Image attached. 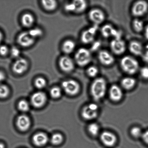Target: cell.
<instances>
[{"label":"cell","instance_id":"cell-21","mask_svg":"<svg viewBox=\"0 0 148 148\" xmlns=\"http://www.w3.org/2000/svg\"><path fill=\"white\" fill-rule=\"evenodd\" d=\"M75 7V12L76 14H81L85 12L87 9L88 4L85 0H75L72 1Z\"/></svg>","mask_w":148,"mask_h":148},{"label":"cell","instance_id":"cell-6","mask_svg":"<svg viewBox=\"0 0 148 148\" xmlns=\"http://www.w3.org/2000/svg\"><path fill=\"white\" fill-rule=\"evenodd\" d=\"M109 47L111 52L114 56H121L125 53L127 46L122 38H114L110 42Z\"/></svg>","mask_w":148,"mask_h":148},{"label":"cell","instance_id":"cell-42","mask_svg":"<svg viewBox=\"0 0 148 148\" xmlns=\"http://www.w3.org/2000/svg\"><path fill=\"white\" fill-rule=\"evenodd\" d=\"M6 78V75L3 72L0 71V84L2 83V82Z\"/></svg>","mask_w":148,"mask_h":148},{"label":"cell","instance_id":"cell-18","mask_svg":"<svg viewBox=\"0 0 148 148\" xmlns=\"http://www.w3.org/2000/svg\"><path fill=\"white\" fill-rule=\"evenodd\" d=\"M109 96L110 99L112 101H120L123 96V92L121 88L118 85H112L109 89Z\"/></svg>","mask_w":148,"mask_h":148},{"label":"cell","instance_id":"cell-2","mask_svg":"<svg viewBox=\"0 0 148 148\" xmlns=\"http://www.w3.org/2000/svg\"><path fill=\"white\" fill-rule=\"evenodd\" d=\"M91 93L96 101H99L104 98L107 89V82L102 77H96L93 81L91 86Z\"/></svg>","mask_w":148,"mask_h":148},{"label":"cell","instance_id":"cell-38","mask_svg":"<svg viewBox=\"0 0 148 148\" xmlns=\"http://www.w3.org/2000/svg\"><path fill=\"white\" fill-rule=\"evenodd\" d=\"M65 10L66 12L69 13L75 12V7L73 2L67 3L65 6Z\"/></svg>","mask_w":148,"mask_h":148},{"label":"cell","instance_id":"cell-40","mask_svg":"<svg viewBox=\"0 0 148 148\" xmlns=\"http://www.w3.org/2000/svg\"><path fill=\"white\" fill-rule=\"evenodd\" d=\"M141 56H142L143 60L148 63V45L146 46L145 51L144 50Z\"/></svg>","mask_w":148,"mask_h":148},{"label":"cell","instance_id":"cell-41","mask_svg":"<svg viewBox=\"0 0 148 148\" xmlns=\"http://www.w3.org/2000/svg\"><path fill=\"white\" fill-rule=\"evenodd\" d=\"M142 137L145 143L148 145V130L143 133Z\"/></svg>","mask_w":148,"mask_h":148},{"label":"cell","instance_id":"cell-39","mask_svg":"<svg viewBox=\"0 0 148 148\" xmlns=\"http://www.w3.org/2000/svg\"><path fill=\"white\" fill-rule=\"evenodd\" d=\"M9 53V49L5 45L0 46V55L3 56H6Z\"/></svg>","mask_w":148,"mask_h":148},{"label":"cell","instance_id":"cell-14","mask_svg":"<svg viewBox=\"0 0 148 148\" xmlns=\"http://www.w3.org/2000/svg\"><path fill=\"white\" fill-rule=\"evenodd\" d=\"M127 48L133 56H142L144 50L141 42L137 40H131L129 43Z\"/></svg>","mask_w":148,"mask_h":148},{"label":"cell","instance_id":"cell-44","mask_svg":"<svg viewBox=\"0 0 148 148\" xmlns=\"http://www.w3.org/2000/svg\"><path fill=\"white\" fill-rule=\"evenodd\" d=\"M3 35L2 33H1V32L0 31V44L1 43V41L3 40Z\"/></svg>","mask_w":148,"mask_h":148},{"label":"cell","instance_id":"cell-35","mask_svg":"<svg viewBox=\"0 0 148 148\" xmlns=\"http://www.w3.org/2000/svg\"><path fill=\"white\" fill-rule=\"evenodd\" d=\"M61 90L58 87H54L51 90V96L54 98H59L61 95Z\"/></svg>","mask_w":148,"mask_h":148},{"label":"cell","instance_id":"cell-3","mask_svg":"<svg viewBox=\"0 0 148 148\" xmlns=\"http://www.w3.org/2000/svg\"><path fill=\"white\" fill-rule=\"evenodd\" d=\"M92 59V55L90 51L86 48L81 47L75 53V63L81 67H87L89 66Z\"/></svg>","mask_w":148,"mask_h":148},{"label":"cell","instance_id":"cell-20","mask_svg":"<svg viewBox=\"0 0 148 148\" xmlns=\"http://www.w3.org/2000/svg\"><path fill=\"white\" fill-rule=\"evenodd\" d=\"M48 140L47 135L43 133H38L35 134L33 138L34 144L39 147H41L45 145Z\"/></svg>","mask_w":148,"mask_h":148},{"label":"cell","instance_id":"cell-1","mask_svg":"<svg viewBox=\"0 0 148 148\" xmlns=\"http://www.w3.org/2000/svg\"><path fill=\"white\" fill-rule=\"evenodd\" d=\"M120 69L129 75H135L139 72L140 68L138 61L132 56H125L121 58L120 62Z\"/></svg>","mask_w":148,"mask_h":148},{"label":"cell","instance_id":"cell-29","mask_svg":"<svg viewBox=\"0 0 148 148\" xmlns=\"http://www.w3.org/2000/svg\"><path fill=\"white\" fill-rule=\"evenodd\" d=\"M30 36L35 40L41 37L43 34V32L41 29L38 27L32 28L28 31Z\"/></svg>","mask_w":148,"mask_h":148},{"label":"cell","instance_id":"cell-23","mask_svg":"<svg viewBox=\"0 0 148 148\" xmlns=\"http://www.w3.org/2000/svg\"><path fill=\"white\" fill-rule=\"evenodd\" d=\"M76 46V43L73 40H67L62 44V50L66 54H70L73 53L75 50Z\"/></svg>","mask_w":148,"mask_h":148},{"label":"cell","instance_id":"cell-22","mask_svg":"<svg viewBox=\"0 0 148 148\" xmlns=\"http://www.w3.org/2000/svg\"><path fill=\"white\" fill-rule=\"evenodd\" d=\"M131 27L133 31L137 33L144 31L145 27L144 22L140 18H134L131 22Z\"/></svg>","mask_w":148,"mask_h":148},{"label":"cell","instance_id":"cell-7","mask_svg":"<svg viewBox=\"0 0 148 148\" xmlns=\"http://www.w3.org/2000/svg\"><path fill=\"white\" fill-rule=\"evenodd\" d=\"M98 26L93 25L84 30L81 33V41L83 44H91L95 40L98 30Z\"/></svg>","mask_w":148,"mask_h":148},{"label":"cell","instance_id":"cell-45","mask_svg":"<svg viewBox=\"0 0 148 148\" xmlns=\"http://www.w3.org/2000/svg\"><path fill=\"white\" fill-rule=\"evenodd\" d=\"M0 148H5V146L2 143H0Z\"/></svg>","mask_w":148,"mask_h":148},{"label":"cell","instance_id":"cell-5","mask_svg":"<svg viewBox=\"0 0 148 148\" xmlns=\"http://www.w3.org/2000/svg\"><path fill=\"white\" fill-rule=\"evenodd\" d=\"M130 13L134 18H140L148 12V3L143 0H138L133 3Z\"/></svg>","mask_w":148,"mask_h":148},{"label":"cell","instance_id":"cell-32","mask_svg":"<svg viewBox=\"0 0 148 148\" xmlns=\"http://www.w3.org/2000/svg\"><path fill=\"white\" fill-rule=\"evenodd\" d=\"M18 108L20 111L26 112L30 109V104L27 101L22 100L19 103Z\"/></svg>","mask_w":148,"mask_h":148},{"label":"cell","instance_id":"cell-11","mask_svg":"<svg viewBox=\"0 0 148 148\" xmlns=\"http://www.w3.org/2000/svg\"><path fill=\"white\" fill-rule=\"evenodd\" d=\"M62 88L67 94L74 95L79 92L80 86L76 81L73 79L68 80L62 82Z\"/></svg>","mask_w":148,"mask_h":148},{"label":"cell","instance_id":"cell-36","mask_svg":"<svg viewBox=\"0 0 148 148\" xmlns=\"http://www.w3.org/2000/svg\"><path fill=\"white\" fill-rule=\"evenodd\" d=\"M10 53L13 58H16L17 59L20 58L21 54V51L19 48L14 46L12 48Z\"/></svg>","mask_w":148,"mask_h":148},{"label":"cell","instance_id":"cell-19","mask_svg":"<svg viewBox=\"0 0 148 148\" xmlns=\"http://www.w3.org/2000/svg\"><path fill=\"white\" fill-rule=\"evenodd\" d=\"M30 125V119L27 115L23 114L18 117L17 120V125L20 130L26 131L28 130Z\"/></svg>","mask_w":148,"mask_h":148},{"label":"cell","instance_id":"cell-43","mask_svg":"<svg viewBox=\"0 0 148 148\" xmlns=\"http://www.w3.org/2000/svg\"><path fill=\"white\" fill-rule=\"evenodd\" d=\"M144 36L145 38L148 40V24L145 27L144 30Z\"/></svg>","mask_w":148,"mask_h":148},{"label":"cell","instance_id":"cell-25","mask_svg":"<svg viewBox=\"0 0 148 148\" xmlns=\"http://www.w3.org/2000/svg\"><path fill=\"white\" fill-rule=\"evenodd\" d=\"M35 19L34 16L30 13H25L23 14L21 18L22 24L24 27H30L34 24Z\"/></svg>","mask_w":148,"mask_h":148},{"label":"cell","instance_id":"cell-30","mask_svg":"<svg viewBox=\"0 0 148 148\" xmlns=\"http://www.w3.org/2000/svg\"><path fill=\"white\" fill-rule=\"evenodd\" d=\"M9 94V89L6 85L0 84V98H6Z\"/></svg>","mask_w":148,"mask_h":148},{"label":"cell","instance_id":"cell-33","mask_svg":"<svg viewBox=\"0 0 148 148\" xmlns=\"http://www.w3.org/2000/svg\"><path fill=\"white\" fill-rule=\"evenodd\" d=\"M46 81L44 78L40 77L36 78L35 81V85L36 88L42 89L45 88L46 85Z\"/></svg>","mask_w":148,"mask_h":148},{"label":"cell","instance_id":"cell-37","mask_svg":"<svg viewBox=\"0 0 148 148\" xmlns=\"http://www.w3.org/2000/svg\"><path fill=\"white\" fill-rule=\"evenodd\" d=\"M139 72L142 78L145 79H148V66H145L140 68Z\"/></svg>","mask_w":148,"mask_h":148},{"label":"cell","instance_id":"cell-24","mask_svg":"<svg viewBox=\"0 0 148 148\" xmlns=\"http://www.w3.org/2000/svg\"><path fill=\"white\" fill-rule=\"evenodd\" d=\"M136 83V80L132 77L128 76L123 78L122 79L121 86L124 89L129 90L134 88Z\"/></svg>","mask_w":148,"mask_h":148},{"label":"cell","instance_id":"cell-27","mask_svg":"<svg viewBox=\"0 0 148 148\" xmlns=\"http://www.w3.org/2000/svg\"><path fill=\"white\" fill-rule=\"evenodd\" d=\"M85 72L87 75L89 77L96 78L99 73V69L95 65H89L87 66Z\"/></svg>","mask_w":148,"mask_h":148},{"label":"cell","instance_id":"cell-15","mask_svg":"<svg viewBox=\"0 0 148 148\" xmlns=\"http://www.w3.org/2000/svg\"><path fill=\"white\" fill-rule=\"evenodd\" d=\"M29 63L26 59L20 58L17 59L12 66V70L17 75H21L28 69Z\"/></svg>","mask_w":148,"mask_h":148},{"label":"cell","instance_id":"cell-46","mask_svg":"<svg viewBox=\"0 0 148 148\" xmlns=\"http://www.w3.org/2000/svg\"><path fill=\"white\" fill-rule=\"evenodd\" d=\"M147 17H148V14H147Z\"/></svg>","mask_w":148,"mask_h":148},{"label":"cell","instance_id":"cell-17","mask_svg":"<svg viewBox=\"0 0 148 148\" xmlns=\"http://www.w3.org/2000/svg\"><path fill=\"white\" fill-rule=\"evenodd\" d=\"M45 94L42 92H37L33 94L31 97V101L33 106L36 108H40L43 106L46 102Z\"/></svg>","mask_w":148,"mask_h":148},{"label":"cell","instance_id":"cell-13","mask_svg":"<svg viewBox=\"0 0 148 148\" xmlns=\"http://www.w3.org/2000/svg\"><path fill=\"white\" fill-rule=\"evenodd\" d=\"M35 40H36L30 36L28 31L21 33L17 38L18 44L24 47H28L32 46Z\"/></svg>","mask_w":148,"mask_h":148},{"label":"cell","instance_id":"cell-8","mask_svg":"<svg viewBox=\"0 0 148 148\" xmlns=\"http://www.w3.org/2000/svg\"><path fill=\"white\" fill-rule=\"evenodd\" d=\"M97 58L99 63L105 67L113 66L115 62L114 55L111 52L105 49L99 51L97 55Z\"/></svg>","mask_w":148,"mask_h":148},{"label":"cell","instance_id":"cell-34","mask_svg":"<svg viewBox=\"0 0 148 148\" xmlns=\"http://www.w3.org/2000/svg\"><path fill=\"white\" fill-rule=\"evenodd\" d=\"M130 133L132 136L136 138L142 137L143 133H142L141 129L138 127H134L131 129Z\"/></svg>","mask_w":148,"mask_h":148},{"label":"cell","instance_id":"cell-10","mask_svg":"<svg viewBox=\"0 0 148 148\" xmlns=\"http://www.w3.org/2000/svg\"><path fill=\"white\" fill-rule=\"evenodd\" d=\"M98 107L95 103H92L85 106L82 111V115L85 120H90L96 118L98 114Z\"/></svg>","mask_w":148,"mask_h":148},{"label":"cell","instance_id":"cell-16","mask_svg":"<svg viewBox=\"0 0 148 148\" xmlns=\"http://www.w3.org/2000/svg\"><path fill=\"white\" fill-rule=\"evenodd\" d=\"M101 141L104 145L108 147L114 146L116 143V136L114 133L108 131L103 132L101 136Z\"/></svg>","mask_w":148,"mask_h":148},{"label":"cell","instance_id":"cell-28","mask_svg":"<svg viewBox=\"0 0 148 148\" xmlns=\"http://www.w3.org/2000/svg\"><path fill=\"white\" fill-rule=\"evenodd\" d=\"M88 131L91 135L96 136L98 134L100 131L99 126L96 123H92L88 126Z\"/></svg>","mask_w":148,"mask_h":148},{"label":"cell","instance_id":"cell-31","mask_svg":"<svg viewBox=\"0 0 148 148\" xmlns=\"http://www.w3.org/2000/svg\"><path fill=\"white\" fill-rule=\"evenodd\" d=\"M63 138L61 134L56 133L53 134L50 139L51 142L54 145H58L61 143Z\"/></svg>","mask_w":148,"mask_h":148},{"label":"cell","instance_id":"cell-4","mask_svg":"<svg viewBox=\"0 0 148 148\" xmlns=\"http://www.w3.org/2000/svg\"><path fill=\"white\" fill-rule=\"evenodd\" d=\"M87 17L93 25L98 26L104 23L106 19V14L101 8L94 7L88 11Z\"/></svg>","mask_w":148,"mask_h":148},{"label":"cell","instance_id":"cell-9","mask_svg":"<svg viewBox=\"0 0 148 148\" xmlns=\"http://www.w3.org/2000/svg\"><path fill=\"white\" fill-rule=\"evenodd\" d=\"M100 32L101 35L104 38H109L111 37H113V39L121 38V32L110 23L103 24Z\"/></svg>","mask_w":148,"mask_h":148},{"label":"cell","instance_id":"cell-26","mask_svg":"<svg viewBox=\"0 0 148 148\" xmlns=\"http://www.w3.org/2000/svg\"><path fill=\"white\" fill-rule=\"evenodd\" d=\"M41 4L44 9L48 11H54L58 4L56 1L53 0H43L41 1Z\"/></svg>","mask_w":148,"mask_h":148},{"label":"cell","instance_id":"cell-12","mask_svg":"<svg viewBox=\"0 0 148 148\" xmlns=\"http://www.w3.org/2000/svg\"><path fill=\"white\" fill-rule=\"evenodd\" d=\"M59 64L61 69L66 73L72 72L75 69V62L67 56L61 58L59 59Z\"/></svg>","mask_w":148,"mask_h":148}]
</instances>
